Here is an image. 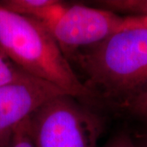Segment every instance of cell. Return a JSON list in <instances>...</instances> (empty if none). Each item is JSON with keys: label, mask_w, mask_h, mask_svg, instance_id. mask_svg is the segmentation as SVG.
Returning a JSON list of instances; mask_svg holds the SVG:
<instances>
[{"label": "cell", "mask_w": 147, "mask_h": 147, "mask_svg": "<svg viewBox=\"0 0 147 147\" xmlns=\"http://www.w3.org/2000/svg\"><path fill=\"white\" fill-rule=\"evenodd\" d=\"M29 117L16 127L10 147H38L32 135Z\"/></svg>", "instance_id": "9"}, {"label": "cell", "mask_w": 147, "mask_h": 147, "mask_svg": "<svg viewBox=\"0 0 147 147\" xmlns=\"http://www.w3.org/2000/svg\"><path fill=\"white\" fill-rule=\"evenodd\" d=\"M120 111L147 123V89L124 105Z\"/></svg>", "instance_id": "10"}, {"label": "cell", "mask_w": 147, "mask_h": 147, "mask_svg": "<svg viewBox=\"0 0 147 147\" xmlns=\"http://www.w3.org/2000/svg\"><path fill=\"white\" fill-rule=\"evenodd\" d=\"M0 53L32 77L96 106L53 34L41 22L0 5Z\"/></svg>", "instance_id": "2"}, {"label": "cell", "mask_w": 147, "mask_h": 147, "mask_svg": "<svg viewBox=\"0 0 147 147\" xmlns=\"http://www.w3.org/2000/svg\"><path fill=\"white\" fill-rule=\"evenodd\" d=\"M136 144H137V147H147V138L145 137L142 140H139V141H136Z\"/></svg>", "instance_id": "13"}, {"label": "cell", "mask_w": 147, "mask_h": 147, "mask_svg": "<svg viewBox=\"0 0 147 147\" xmlns=\"http://www.w3.org/2000/svg\"><path fill=\"white\" fill-rule=\"evenodd\" d=\"M103 147H137V144L128 133L121 132L111 138Z\"/></svg>", "instance_id": "11"}, {"label": "cell", "mask_w": 147, "mask_h": 147, "mask_svg": "<svg viewBox=\"0 0 147 147\" xmlns=\"http://www.w3.org/2000/svg\"><path fill=\"white\" fill-rule=\"evenodd\" d=\"M29 121L38 147H96L105 128L94 108L66 94L45 102Z\"/></svg>", "instance_id": "3"}, {"label": "cell", "mask_w": 147, "mask_h": 147, "mask_svg": "<svg viewBox=\"0 0 147 147\" xmlns=\"http://www.w3.org/2000/svg\"><path fill=\"white\" fill-rule=\"evenodd\" d=\"M96 105L120 110L147 89V30L127 29L68 58Z\"/></svg>", "instance_id": "1"}, {"label": "cell", "mask_w": 147, "mask_h": 147, "mask_svg": "<svg viewBox=\"0 0 147 147\" xmlns=\"http://www.w3.org/2000/svg\"><path fill=\"white\" fill-rule=\"evenodd\" d=\"M146 138H147V136H146Z\"/></svg>", "instance_id": "14"}, {"label": "cell", "mask_w": 147, "mask_h": 147, "mask_svg": "<svg viewBox=\"0 0 147 147\" xmlns=\"http://www.w3.org/2000/svg\"><path fill=\"white\" fill-rule=\"evenodd\" d=\"M36 79L26 73L0 53V87L20 84Z\"/></svg>", "instance_id": "8"}, {"label": "cell", "mask_w": 147, "mask_h": 147, "mask_svg": "<svg viewBox=\"0 0 147 147\" xmlns=\"http://www.w3.org/2000/svg\"><path fill=\"white\" fill-rule=\"evenodd\" d=\"M95 5L119 15L147 16V0H101Z\"/></svg>", "instance_id": "7"}, {"label": "cell", "mask_w": 147, "mask_h": 147, "mask_svg": "<svg viewBox=\"0 0 147 147\" xmlns=\"http://www.w3.org/2000/svg\"><path fill=\"white\" fill-rule=\"evenodd\" d=\"M0 5L47 26L61 15L67 3L57 0H3L0 1Z\"/></svg>", "instance_id": "6"}, {"label": "cell", "mask_w": 147, "mask_h": 147, "mask_svg": "<svg viewBox=\"0 0 147 147\" xmlns=\"http://www.w3.org/2000/svg\"><path fill=\"white\" fill-rule=\"evenodd\" d=\"M65 94L55 85L38 79L0 87V147H10L16 127L38 107Z\"/></svg>", "instance_id": "5"}, {"label": "cell", "mask_w": 147, "mask_h": 147, "mask_svg": "<svg viewBox=\"0 0 147 147\" xmlns=\"http://www.w3.org/2000/svg\"><path fill=\"white\" fill-rule=\"evenodd\" d=\"M135 28H143L147 30V16H124L121 30Z\"/></svg>", "instance_id": "12"}, {"label": "cell", "mask_w": 147, "mask_h": 147, "mask_svg": "<svg viewBox=\"0 0 147 147\" xmlns=\"http://www.w3.org/2000/svg\"><path fill=\"white\" fill-rule=\"evenodd\" d=\"M124 16L99 7L68 4L61 15L45 26L68 59L80 49L120 31Z\"/></svg>", "instance_id": "4"}]
</instances>
